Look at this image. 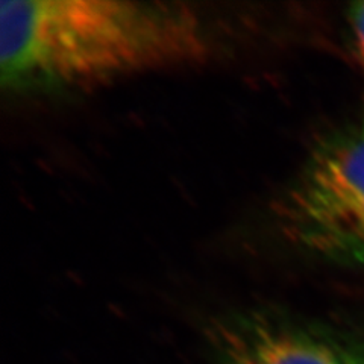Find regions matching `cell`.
Listing matches in <instances>:
<instances>
[{
	"instance_id": "6da1fadb",
	"label": "cell",
	"mask_w": 364,
	"mask_h": 364,
	"mask_svg": "<svg viewBox=\"0 0 364 364\" xmlns=\"http://www.w3.org/2000/svg\"><path fill=\"white\" fill-rule=\"evenodd\" d=\"M207 25L181 4L2 2L0 72L11 91L84 88L205 61Z\"/></svg>"
},
{
	"instance_id": "7a4b0ae2",
	"label": "cell",
	"mask_w": 364,
	"mask_h": 364,
	"mask_svg": "<svg viewBox=\"0 0 364 364\" xmlns=\"http://www.w3.org/2000/svg\"><path fill=\"white\" fill-rule=\"evenodd\" d=\"M273 213L279 234L294 249L364 269V117L314 144Z\"/></svg>"
},
{
	"instance_id": "277c9868",
	"label": "cell",
	"mask_w": 364,
	"mask_h": 364,
	"mask_svg": "<svg viewBox=\"0 0 364 364\" xmlns=\"http://www.w3.org/2000/svg\"><path fill=\"white\" fill-rule=\"evenodd\" d=\"M346 21L352 41V50H354L357 63L364 73V2L352 4L348 8Z\"/></svg>"
},
{
	"instance_id": "3957f363",
	"label": "cell",
	"mask_w": 364,
	"mask_h": 364,
	"mask_svg": "<svg viewBox=\"0 0 364 364\" xmlns=\"http://www.w3.org/2000/svg\"><path fill=\"white\" fill-rule=\"evenodd\" d=\"M207 341L218 364H364V336L270 310L219 316Z\"/></svg>"
}]
</instances>
